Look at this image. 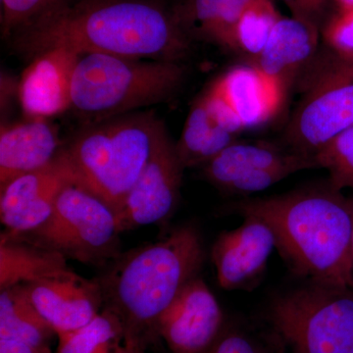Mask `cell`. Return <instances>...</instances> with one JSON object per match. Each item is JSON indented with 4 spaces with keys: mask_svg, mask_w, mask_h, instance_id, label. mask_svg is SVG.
I'll return each instance as SVG.
<instances>
[{
    "mask_svg": "<svg viewBox=\"0 0 353 353\" xmlns=\"http://www.w3.org/2000/svg\"><path fill=\"white\" fill-rule=\"evenodd\" d=\"M32 59L50 48L181 63L192 41L159 0H66L9 39Z\"/></svg>",
    "mask_w": 353,
    "mask_h": 353,
    "instance_id": "cell-1",
    "label": "cell"
},
{
    "mask_svg": "<svg viewBox=\"0 0 353 353\" xmlns=\"http://www.w3.org/2000/svg\"><path fill=\"white\" fill-rule=\"evenodd\" d=\"M227 212L268 225L276 248L297 277L352 287V201L330 182L279 196L240 199L230 204Z\"/></svg>",
    "mask_w": 353,
    "mask_h": 353,
    "instance_id": "cell-2",
    "label": "cell"
},
{
    "mask_svg": "<svg viewBox=\"0 0 353 353\" xmlns=\"http://www.w3.org/2000/svg\"><path fill=\"white\" fill-rule=\"evenodd\" d=\"M204 261L201 236L194 226L172 230L161 240L121 252L101 268L103 307L117 315L132 345L148 350L159 340L157 325Z\"/></svg>",
    "mask_w": 353,
    "mask_h": 353,
    "instance_id": "cell-3",
    "label": "cell"
},
{
    "mask_svg": "<svg viewBox=\"0 0 353 353\" xmlns=\"http://www.w3.org/2000/svg\"><path fill=\"white\" fill-rule=\"evenodd\" d=\"M163 125L152 111H134L83 125L62 150L78 183L118 213Z\"/></svg>",
    "mask_w": 353,
    "mask_h": 353,
    "instance_id": "cell-4",
    "label": "cell"
},
{
    "mask_svg": "<svg viewBox=\"0 0 353 353\" xmlns=\"http://www.w3.org/2000/svg\"><path fill=\"white\" fill-rule=\"evenodd\" d=\"M101 53L80 55L72 83L71 110L92 124L169 101L182 87L185 68L178 62Z\"/></svg>",
    "mask_w": 353,
    "mask_h": 353,
    "instance_id": "cell-5",
    "label": "cell"
},
{
    "mask_svg": "<svg viewBox=\"0 0 353 353\" xmlns=\"http://www.w3.org/2000/svg\"><path fill=\"white\" fill-rule=\"evenodd\" d=\"M268 318L290 353H353V287L307 282L276 297Z\"/></svg>",
    "mask_w": 353,
    "mask_h": 353,
    "instance_id": "cell-6",
    "label": "cell"
},
{
    "mask_svg": "<svg viewBox=\"0 0 353 353\" xmlns=\"http://www.w3.org/2000/svg\"><path fill=\"white\" fill-rule=\"evenodd\" d=\"M121 233L112 206L72 182L60 192L50 217L38 229L20 236L67 260L101 269L120 254Z\"/></svg>",
    "mask_w": 353,
    "mask_h": 353,
    "instance_id": "cell-7",
    "label": "cell"
},
{
    "mask_svg": "<svg viewBox=\"0 0 353 353\" xmlns=\"http://www.w3.org/2000/svg\"><path fill=\"white\" fill-rule=\"evenodd\" d=\"M353 127V62L333 52L313 79L285 132L290 152L314 158Z\"/></svg>",
    "mask_w": 353,
    "mask_h": 353,
    "instance_id": "cell-8",
    "label": "cell"
},
{
    "mask_svg": "<svg viewBox=\"0 0 353 353\" xmlns=\"http://www.w3.org/2000/svg\"><path fill=\"white\" fill-rule=\"evenodd\" d=\"M201 168L204 178L217 189L248 196L268 189L292 174L318 166L314 158L289 150L236 141Z\"/></svg>",
    "mask_w": 353,
    "mask_h": 353,
    "instance_id": "cell-9",
    "label": "cell"
},
{
    "mask_svg": "<svg viewBox=\"0 0 353 353\" xmlns=\"http://www.w3.org/2000/svg\"><path fill=\"white\" fill-rule=\"evenodd\" d=\"M183 171L176 143L163 125L145 166L117 213L120 231L166 225L178 208Z\"/></svg>",
    "mask_w": 353,
    "mask_h": 353,
    "instance_id": "cell-10",
    "label": "cell"
},
{
    "mask_svg": "<svg viewBox=\"0 0 353 353\" xmlns=\"http://www.w3.org/2000/svg\"><path fill=\"white\" fill-rule=\"evenodd\" d=\"M78 182L63 150L41 168L13 179L0 188V219L4 231L23 234L50 217L65 185Z\"/></svg>",
    "mask_w": 353,
    "mask_h": 353,
    "instance_id": "cell-11",
    "label": "cell"
},
{
    "mask_svg": "<svg viewBox=\"0 0 353 353\" xmlns=\"http://www.w3.org/2000/svg\"><path fill=\"white\" fill-rule=\"evenodd\" d=\"M217 299L201 276L183 288L157 325L172 353H203L226 326Z\"/></svg>",
    "mask_w": 353,
    "mask_h": 353,
    "instance_id": "cell-12",
    "label": "cell"
},
{
    "mask_svg": "<svg viewBox=\"0 0 353 353\" xmlns=\"http://www.w3.org/2000/svg\"><path fill=\"white\" fill-rule=\"evenodd\" d=\"M21 285L57 336L82 328L103 308L95 278H83L70 268Z\"/></svg>",
    "mask_w": 353,
    "mask_h": 353,
    "instance_id": "cell-13",
    "label": "cell"
},
{
    "mask_svg": "<svg viewBox=\"0 0 353 353\" xmlns=\"http://www.w3.org/2000/svg\"><path fill=\"white\" fill-rule=\"evenodd\" d=\"M243 218L240 227L222 232L211 250L218 284L227 290L254 288L276 248L275 236L268 225L252 216Z\"/></svg>",
    "mask_w": 353,
    "mask_h": 353,
    "instance_id": "cell-14",
    "label": "cell"
},
{
    "mask_svg": "<svg viewBox=\"0 0 353 353\" xmlns=\"http://www.w3.org/2000/svg\"><path fill=\"white\" fill-rule=\"evenodd\" d=\"M80 55L59 46L32 58L18 87L21 108L28 119H50L71 109L72 83Z\"/></svg>",
    "mask_w": 353,
    "mask_h": 353,
    "instance_id": "cell-15",
    "label": "cell"
},
{
    "mask_svg": "<svg viewBox=\"0 0 353 353\" xmlns=\"http://www.w3.org/2000/svg\"><path fill=\"white\" fill-rule=\"evenodd\" d=\"M245 127L226 102L209 88L192 103L176 143L183 169L203 167L236 143Z\"/></svg>",
    "mask_w": 353,
    "mask_h": 353,
    "instance_id": "cell-16",
    "label": "cell"
},
{
    "mask_svg": "<svg viewBox=\"0 0 353 353\" xmlns=\"http://www.w3.org/2000/svg\"><path fill=\"white\" fill-rule=\"evenodd\" d=\"M226 102L245 129L266 124L277 115L287 90L252 64L228 70L208 88Z\"/></svg>",
    "mask_w": 353,
    "mask_h": 353,
    "instance_id": "cell-17",
    "label": "cell"
},
{
    "mask_svg": "<svg viewBox=\"0 0 353 353\" xmlns=\"http://www.w3.org/2000/svg\"><path fill=\"white\" fill-rule=\"evenodd\" d=\"M63 145L50 119H27L1 127L0 188L21 175L50 164Z\"/></svg>",
    "mask_w": 353,
    "mask_h": 353,
    "instance_id": "cell-18",
    "label": "cell"
},
{
    "mask_svg": "<svg viewBox=\"0 0 353 353\" xmlns=\"http://www.w3.org/2000/svg\"><path fill=\"white\" fill-rule=\"evenodd\" d=\"M319 30L296 18H281L259 57L248 60L253 66L285 90L290 88L317 51Z\"/></svg>",
    "mask_w": 353,
    "mask_h": 353,
    "instance_id": "cell-19",
    "label": "cell"
},
{
    "mask_svg": "<svg viewBox=\"0 0 353 353\" xmlns=\"http://www.w3.org/2000/svg\"><path fill=\"white\" fill-rule=\"evenodd\" d=\"M252 0H182L172 8L190 41H204L234 50V32Z\"/></svg>",
    "mask_w": 353,
    "mask_h": 353,
    "instance_id": "cell-20",
    "label": "cell"
},
{
    "mask_svg": "<svg viewBox=\"0 0 353 353\" xmlns=\"http://www.w3.org/2000/svg\"><path fill=\"white\" fill-rule=\"evenodd\" d=\"M69 268L63 255L4 231L0 236V290L25 285Z\"/></svg>",
    "mask_w": 353,
    "mask_h": 353,
    "instance_id": "cell-21",
    "label": "cell"
},
{
    "mask_svg": "<svg viewBox=\"0 0 353 353\" xmlns=\"http://www.w3.org/2000/svg\"><path fill=\"white\" fill-rule=\"evenodd\" d=\"M0 338L22 341L39 352L52 353L51 345L57 334L19 285L0 290Z\"/></svg>",
    "mask_w": 353,
    "mask_h": 353,
    "instance_id": "cell-22",
    "label": "cell"
},
{
    "mask_svg": "<svg viewBox=\"0 0 353 353\" xmlns=\"http://www.w3.org/2000/svg\"><path fill=\"white\" fill-rule=\"evenodd\" d=\"M57 340L55 353H124L131 345L118 316L104 307L88 324Z\"/></svg>",
    "mask_w": 353,
    "mask_h": 353,
    "instance_id": "cell-23",
    "label": "cell"
},
{
    "mask_svg": "<svg viewBox=\"0 0 353 353\" xmlns=\"http://www.w3.org/2000/svg\"><path fill=\"white\" fill-rule=\"evenodd\" d=\"M281 18L272 0H252L236 25L234 51L243 53L248 60L259 57Z\"/></svg>",
    "mask_w": 353,
    "mask_h": 353,
    "instance_id": "cell-24",
    "label": "cell"
},
{
    "mask_svg": "<svg viewBox=\"0 0 353 353\" xmlns=\"http://www.w3.org/2000/svg\"><path fill=\"white\" fill-rule=\"evenodd\" d=\"M314 159L318 168L328 170L334 189L353 190V127L325 146Z\"/></svg>",
    "mask_w": 353,
    "mask_h": 353,
    "instance_id": "cell-25",
    "label": "cell"
},
{
    "mask_svg": "<svg viewBox=\"0 0 353 353\" xmlns=\"http://www.w3.org/2000/svg\"><path fill=\"white\" fill-rule=\"evenodd\" d=\"M285 347L278 336H262L252 329L226 323L217 340L203 353H283Z\"/></svg>",
    "mask_w": 353,
    "mask_h": 353,
    "instance_id": "cell-26",
    "label": "cell"
},
{
    "mask_svg": "<svg viewBox=\"0 0 353 353\" xmlns=\"http://www.w3.org/2000/svg\"><path fill=\"white\" fill-rule=\"evenodd\" d=\"M2 38L10 39L16 32L32 24L66 0H0Z\"/></svg>",
    "mask_w": 353,
    "mask_h": 353,
    "instance_id": "cell-27",
    "label": "cell"
},
{
    "mask_svg": "<svg viewBox=\"0 0 353 353\" xmlns=\"http://www.w3.org/2000/svg\"><path fill=\"white\" fill-rule=\"evenodd\" d=\"M321 32L331 52L353 62V10H340L330 17Z\"/></svg>",
    "mask_w": 353,
    "mask_h": 353,
    "instance_id": "cell-28",
    "label": "cell"
},
{
    "mask_svg": "<svg viewBox=\"0 0 353 353\" xmlns=\"http://www.w3.org/2000/svg\"><path fill=\"white\" fill-rule=\"evenodd\" d=\"M289 7L292 17L322 31L330 19L329 12L334 0H282Z\"/></svg>",
    "mask_w": 353,
    "mask_h": 353,
    "instance_id": "cell-29",
    "label": "cell"
},
{
    "mask_svg": "<svg viewBox=\"0 0 353 353\" xmlns=\"http://www.w3.org/2000/svg\"><path fill=\"white\" fill-rule=\"evenodd\" d=\"M0 353H44L22 341L0 338Z\"/></svg>",
    "mask_w": 353,
    "mask_h": 353,
    "instance_id": "cell-30",
    "label": "cell"
},
{
    "mask_svg": "<svg viewBox=\"0 0 353 353\" xmlns=\"http://www.w3.org/2000/svg\"><path fill=\"white\" fill-rule=\"evenodd\" d=\"M340 10H353V0H334Z\"/></svg>",
    "mask_w": 353,
    "mask_h": 353,
    "instance_id": "cell-31",
    "label": "cell"
},
{
    "mask_svg": "<svg viewBox=\"0 0 353 353\" xmlns=\"http://www.w3.org/2000/svg\"><path fill=\"white\" fill-rule=\"evenodd\" d=\"M124 353H146V350L141 347H137V345H131L125 350Z\"/></svg>",
    "mask_w": 353,
    "mask_h": 353,
    "instance_id": "cell-32",
    "label": "cell"
},
{
    "mask_svg": "<svg viewBox=\"0 0 353 353\" xmlns=\"http://www.w3.org/2000/svg\"><path fill=\"white\" fill-rule=\"evenodd\" d=\"M350 199H352V205H353V197H350ZM352 263H353V233H352ZM352 287H353V285H352Z\"/></svg>",
    "mask_w": 353,
    "mask_h": 353,
    "instance_id": "cell-33",
    "label": "cell"
},
{
    "mask_svg": "<svg viewBox=\"0 0 353 353\" xmlns=\"http://www.w3.org/2000/svg\"><path fill=\"white\" fill-rule=\"evenodd\" d=\"M283 353H285V352H283Z\"/></svg>",
    "mask_w": 353,
    "mask_h": 353,
    "instance_id": "cell-34",
    "label": "cell"
}]
</instances>
